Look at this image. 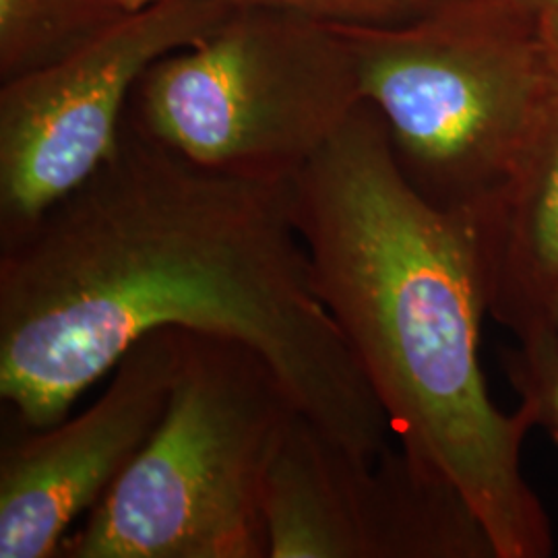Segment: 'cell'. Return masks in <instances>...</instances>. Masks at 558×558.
Masks as SVG:
<instances>
[{"label": "cell", "mask_w": 558, "mask_h": 558, "mask_svg": "<svg viewBox=\"0 0 558 558\" xmlns=\"http://www.w3.org/2000/svg\"><path fill=\"white\" fill-rule=\"evenodd\" d=\"M160 329L239 341L339 445L366 458L389 447V418L315 290L292 182L221 174L122 126L80 189L0 244L11 420L66 418Z\"/></svg>", "instance_id": "6da1fadb"}, {"label": "cell", "mask_w": 558, "mask_h": 558, "mask_svg": "<svg viewBox=\"0 0 558 558\" xmlns=\"http://www.w3.org/2000/svg\"><path fill=\"white\" fill-rule=\"evenodd\" d=\"M519 7L532 17L539 38L558 66V0H515Z\"/></svg>", "instance_id": "4fadbf2b"}, {"label": "cell", "mask_w": 558, "mask_h": 558, "mask_svg": "<svg viewBox=\"0 0 558 558\" xmlns=\"http://www.w3.org/2000/svg\"><path fill=\"white\" fill-rule=\"evenodd\" d=\"M223 0H160L66 57L0 85V244L80 189L119 145L126 106L156 60L228 17Z\"/></svg>", "instance_id": "8992f818"}, {"label": "cell", "mask_w": 558, "mask_h": 558, "mask_svg": "<svg viewBox=\"0 0 558 558\" xmlns=\"http://www.w3.org/2000/svg\"><path fill=\"white\" fill-rule=\"evenodd\" d=\"M119 20L98 0H0V83L52 64Z\"/></svg>", "instance_id": "30bf717a"}, {"label": "cell", "mask_w": 558, "mask_h": 558, "mask_svg": "<svg viewBox=\"0 0 558 558\" xmlns=\"http://www.w3.org/2000/svg\"><path fill=\"white\" fill-rule=\"evenodd\" d=\"M362 100L399 172L440 211L472 220L518 170L558 83L515 0H447L401 25H343Z\"/></svg>", "instance_id": "3957f363"}, {"label": "cell", "mask_w": 558, "mask_h": 558, "mask_svg": "<svg viewBox=\"0 0 558 558\" xmlns=\"http://www.w3.org/2000/svg\"><path fill=\"white\" fill-rule=\"evenodd\" d=\"M232 7H267L343 25H401L447 0H223Z\"/></svg>", "instance_id": "7c38bea8"}, {"label": "cell", "mask_w": 558, "mask_h": 558, "mask_svg": "<svg viewBox=\"0 0 558 558\" xmlns=\"http://www.w3.org/2000/svg\"><path fill=\"white\" fill-rule=\"evenodd\" d=\"M505 375L519 408L558 442V343L550 338L515 339L502 352Z\"/></svg>", "instance_id": "8fae6325"}, {"label": "cell", "mask_w": 558, "mask_h": 558, "mask_svg": "<svg viewBox=\"0 0 558 558\" xmlns=\"http://www.w3.org/2000/svg\"><path fill=\"white\" fill-rule=\"evenodd\" d=\"M538 338L555 339V341L558 343V300L557 304L553 306L550 315H548V320H546V329H544V333L538 336Z\"/></svg>", "instance_id": "9a60e30c"}, {"label": "cell", "mask_w": 558, "mask_h": 558, "mask_svg": "<svg viewBox=\"0 0 558 558\" xmlns=\"http://www.w3.org/2000/svg\"><path fill=\"white\" fill-rule=\"evenodd\" d=\"M292 199L315 290L399 447L458 486L497 558L550 557L553 525L521 463L534 424L502 412L482 375L488 311L470 221L403 179L368 101L300 170Z\"/></svg>", "instance_id": "7a4b0ae2"}, {"label": "cell", "mask_w": 558, "mask_h": 558, "mask_svg": "<svg viewBox=\"0 0 558 558\" xmlns=\"http://www.w3.org/2000/svg\"><path fill=\"white\" fill-rule=\"evenodd\" d=\"M267 558H497L458 486L401 447L359 456L296 414L263 488Z\"/></svg>", "instance_id": "52a82bcc"}, {"label": "cell", "mask_w": 558, "mask_h": 558, "mask_svg": "<svg viewBox=\"0 0 558 558\" xmlns=\"http://www.w3.org/2000/svg\"><path fill=\"white\" fill-rule=\"evenodd\" d=\"M180 329L140 339L100 398L46 428L9 420L0 447V558H54L158 428L179 364Z\"/></svg>", "instance_id": "ba28073f"}, {"label": "cell", "mask_w": 558, "mask_h": 558, "mask_svg": "<svg viewBox=\"0 0 558 558\" xmlns=\"http://www.w3.org/2000/svg\"><path fill=\"white\" fill-rule=\"evenodd\" d=\"M296 414L251 348L180 331L158 428L59 557L267 558L263 488Z\"/></svg>", "instance_id": "277c9868"}, {"label": "cell", "mask_w": 558, "mask_h": 558, "mask_svg": "<svg viewBox=\"0 0 558 558\" xmlns=\"http://www.w3.org/2000/svg\"><path fill=\"white\" fill-rule=\"evenodd\" d=\"M470 226L488 317L538 338L558 300V83L518 170Z\"/></svg>", "instance_id": "9c48e42d"}, {"label": "cell", "mask_w": 558, "mask_h": 558, "mask_svg": "<svg viewBox=\"0 0 558 558\" xmlns=\"http://www.w3.org/2000/svg\"><path fill=\"white\" fill-rule=\"evenodd\" d=\"M362 101L333 23L234 7L141 75L124 126L221 174L292 182Z\"/></svg>", "instance_id": "5b68a950"}, {"label": "cell", "mask_w": 558, "mask_h": 558, "mask_svg": "<svg viewBox=\"0 0 558 558\" xmlns=\"http://www.w3.org/2000/svg\"><path fill=\"white\" fill-rule=\"evenodd\" d=\"M106 9H110L114 15L126 17L133 13H140L143 9L160 2V0H98Z\"/></svg>", "instance_id": "5bb4252c"}]
</instances>
